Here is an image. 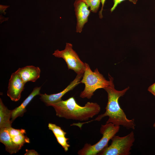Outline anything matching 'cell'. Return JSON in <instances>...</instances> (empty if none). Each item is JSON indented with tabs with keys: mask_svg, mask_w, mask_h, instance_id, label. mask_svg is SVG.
I'll list each match as a JSON object with an SVG mask.
<instances>
[{
	"mask_svg": "<svg viewBox=\"0 0 155 155\" xmlns=\"http://www.w3.org/2000/svg\"><path fill=\"white\" fill-rule=\"evenodd\" d=\"M153 127L155 128V122L153 124Z\"/></svg>",
	"mask_w": 155,
	"mask_h": 155,
	"instance_id": "cell-24",
	"label": "cell"
},
{
	"mask_svg": "<svg viewBox=\"0 0 155 155\" xmlns=\"http://www.w3.org/2000/svg\"><path fill=\"white\" fill-rule=\"evenodd\" d=\"M58 143L62 147L65 151H67L70 145L68 144L67 141L69 139L65 137V136L56 135L55 136Z\"/></svg>",
	"mask_w": 155,
	"mask_h": 155,
	"instance_id": "cell-17",
	"label": "cell"
},
{
	"mask_svg": "<svg viewBox=\"0 0 155 155\" xmlns=\"http://www.w3.org/2000/svg\"></svg>",
	"mask_w": 155,
	"mask_h": 155,
	"instance_id": "cell-25",
	"label": "cell"
},
{
	"mask_svg": "<svg viewBox=\"0 0 155 155\" xmlns=\"http://www.w3.org/2000/svg\"><path fill=\"white\" fill-rule=\"evenodd\" d=\"M111 144L99 152L100 155H129L135 140L134 133L131 131L121 137L115 135L111 139Z\"/></svg>",
	"mask_w": 155,
	"mask_h": 155,
	"instance_id": "cell-5",
	"label": "cell"
},
{
	"mask_svg": "<svg viewBox=\"0 0 155 155\" xmlns=\"http://www.w3.org/2000/svg\"><path fill=\"white\" fill-rule=\"evenodd\" d=\"M0 142L5 145L6 150L10 154L16 153L21 148L13 142L7 128L0 129Z\"/></svg>",
	"mask_w": 155,
	"mask_h": 155,
	"instance_id": "cell-12",
	"label": "cell"
},
{
	"mask_svg": "<svg viewBox=\"0 0 155 155\" xmlns=\"http://www.w3.org/2000/svg\"><path fill=\"white\" fill-rule=\"evenodd\" d=\"M108 76L110 84L104 88L108 95V102L105 108V112L98 115L94 120L87 122L80 123L79 124L82 126L84 123L93 121H100L104 117L108 116V119L106 123H112L116 125L122 126L127 129H134L135 126L134 119H129L127 118L119 102V98L125 94L129 87H128L122 90H116L114 84L113 78L109 73Z\"/></svg>",
	"mask_w": 155,
	"mask_h": 155,
	"instance_id": "cell-1",
	"label": "cell"
},
{
	"mask_svg": "<svg viewBox=\"0 0 155 155\" xmlns=\"http://www.w3.org/2000/svg\"><path fill=\"white\" fill-rule=\"evenodd\" d=\"M50 106L54 108L56 115L67 119L85 121L98 114L101 110L97 103L87 102L84 106L79 105L73 97L61 100Z\"/></svg>",
	"mask_w": 155,
	"mask_h": 155,
	"instance_id": "cell-2",
	"label": "cell"
},
{
	"mask_svg": "<svg viewBox=\"0 0 155 155\" xmlns=\"http://www.w3.org/2000/svg\"><path fill=\"white\" fill-rule=\"evenodd\" d=\"M84 2L90 8V10L92 12L96 13L100 7L101 0H81Z\"/></svg>",
	"mask_w": 155,
	"mask_h": 155,
	"instance_id": "cell-15",
	"label": "cell"
},
{
	"mask_svg": "<svg viewBox=\"0 0 155 155\" xmlns=\"http://www.w3.org/2000/svg\"><path fill=\"white\" fill-rule=\"evenodd\" d=\"M15 72L25 84L28 81L35 82L40 78V70L38 67L29 65L20 68Z\"/></svg>",
	"mask_w": 155,
	"mask_h": 155,
	"instance_id": "cell-10",
	"label": "cell"
},
{
	"mask_svg": "<svg viewBox=\"0 0 155 155\" xmlns=\"http://www.w3.org/2000/svg\"><path fill=\"white\" fill-rule=\"evenodd\" d=\"M48 127L49 129L52 131L55 136L56 135L65 136L66 133L62 130L60 127L52 123H49Z\"/></svg>",
	"mask_w": 155,
	"mask_h": 155,
	"instance_id": "cell-16",
	"label": "cell"
},
{
	"mask_svg": "<svg viewBox=\"0 0 155 155\" xmlns=\"http://www.w3.org/2000/svg\"><path fill=\"white\" fill-rule=\"evenodd\" d=\"M148 90L155 96V83L150 86Z\"/></svg>",
	"mask_w": 155,
	"mask_h": 155,
	"instance_id": "cell-21",
	"label": "cell"
},
{
	"mask_svg": "<svg viewBox=\"0 0 155 155\" xmlns=\"http://www.w3.org/2000/svg\"><path fill=\"white\" fill-rule=\"evenodd\" d=\"M41 87L34 88L32 92L19 106L12 110L11 121L12 123L15 119L18 117L23 116L26 111V107L33 98L36 96L40 95Z\"/></svg>",
	"mask_w": 155,
	"mask_h": 155,
	"instance_id": "cell-11",
	"label": "cell"
},
{
	"mask_svg": "<svg viewBox=\"0 0 155 155\" xmlns=\"http://www.w3.org/2000/svg\"><path fill=\"white\" fill-rule=\"evenodd\" d=\"M11 138L14 143L19 146L21 148L24 146L25 143H29L30 142L29 138L24 134H19L11 137Z\"/></svg>",
	"mask_w": 155,
	"mask_h": 155,
	"instance_id": "cell-14",
	"label": "cell"
},
{
	"mask_svg": "<svg viewBox=\"0 0 155 155\" xmlns=\"http://www.w3.org/2000/svg\"><path fill=\"white\" fill-rule=\"evenodd\" d=\"M9 6H4V5H0V11L1 12V13H3L4 14H5L6 13L5 11H4V9L5 10L6 9V8H7Z\"/></svg>",
	"mask_w": 155,
	"mask_h": 155,
	"instance_id": "cell-23",
	"label": "cell"
},
{
	"mask_svg": "<svg viewBox=\"0 0 155 155\" xmlns=\"http://www.w3.org/2000/svg\"><path fill=\"white\" fill-rule=\"evenodd\" d=\"M120 126L112 123H106L102 125L100 132L102 137L97 143L93 145L86 143L83 148L79 150L78 154L79 155H96L108 146L110 140L118 132Z\"/></svg>",
	"mask_w": 155,
	"mask_h": 155,
	"instance_id": "cell-4",
	"label": "cell"
},
{
	"mask_svg": "<svg viewBox=\"0 0 155 155\" xmlns=\"http://www.w3.org/2000/svg\"><path fill=\"white\" fill-rule=\"evenodd\" d=\"M12 110H9L0 99V129L11 127Z\"/></svg>",
	"mask_w": 155,
	"mask_h": 155,
	"instance_id": "cell-13",
	"label": "cell"
},
{
	"mask_svg": "<svg viewBox=\"0 0 155 155\" xmlns=\"http://www.w3.org/2000/svg\"><path fill=\"white\" fill-rule=\"evenodd\" d=\"M106 0H101V3L102 4V7L100 10L99 13V17L100 18H102L103 16L102 15V11L103 10V7L105 3Z\"/></svg>",
	"mask_w": 155,
	"mask_h": 155,
	"instance_id": "cell-22",
	"label": "cell"
},
{
	"mask_svg": "<svg viewBox=\"0 0 155 155\" xmlns=\"http://www.w3.org/2000/svg\"><path fill=\"white\" fill-rule=\"evenodd\" d=\"M9 133L11 136L12 137L15 136L22 134H25L26 133L24 129H16L11 127L7 128Z\"/></svg>",
	"mask_w": 155,
	"mask_h": 155,
	"instance_id": "cell-18",
	"label": "cell"
},
{
	"mask_svg": "<svg viewBox=\"0 0 155 155\" xmlns=\"http://www.w3.org/2000/svg\"><path fill=\"white\" fill-rule=\"evenodd\" d=\"M125 0H113V5L110 10L111 12H112L115 9L118 4ZM128 0L134 4H136L138 1V0Z\"/></svg>",
	"mask_w": 155,
	"mask_h": 155,
	"instance_id": "cell-19",
	"label": "cell"
},
{
	"mask_svg": "<svg viewBox=\"0 0 155 155\" xmlns=\"http://www.w3.org/2000/svg\"><path fill=\"white\" fill-rule=\"evenodd\" d=\"M83 74H77L75 79L63 91L56 93L48 95L40 94V99L47 106L59 102L62 100V97L67 93L72 90L80 83V81Z\"/></svg>",
	"mask_w": 155,
	"mask_h": 155,
	"instance_id": "cell-7",
	"label": "cell"
},
{
	"mask_svg": "<svg viewBox=\"0 0 155 155\" xmlns=\"http://www.w3.org/2000/svg\"><path fill=\"white\" fill-rule=\"evenodd\" d=\"M25 84L18 73L15 72L12 74L9 80L7 93L11 100L16 102L20 99Z\"/></svg>",
	"mask_w": 155,
	"mask_h": 155,
	"instance_id": "cell-9",
	"label": "cell"
},
{
	"mask_svg": "<svg viewBox=\"0 0 155 155\" xmlns=\"http://www.w3.org/2000/svg\"><path fill=\"white\" fill-rule=\"evenodd\" d=\"M72 47L71 43H66L64 49L61 51L57 49L55 51L53 55L56 57L63 58L67 64L69 69L73 70L77 74H83L85 63L81 60Z\"/></svg>",
	"mask_w": 155,
	"mask_h": 155,
	"instance_id": "cell-6",
	"label": "cell"
},
{
	"mask_svg": "<svg viewBox=\"0 0 155 155\" xmlns=\"http://www.w3.org/2000/svg\"><path fill=\"white\" fill-rule=\"evenodd\" d=\"M74 6L77 19L76 32L81 33L85 24L88 22L91 11L87 5L81 0H75Z\"/></svg>",
	"mask_w": 155,
	"mask_h": 155,
	"instance_id": "cell-8",
	"label": "cell"
},
{
	"mask_svg": "<svg viewBox=\"0 0 155 155\" xmlns=\"http://www.w3.org/2000/svg\"><path fill=\"white\" fill-rule=\"evenodd\" d=\"M85 63V68L82 79L80 81L81 83L85 84V88L81 92L80 97L90 99L97 90L104 88L110 85V82L109 80L108 81L105 79L97 68L93 71L88 63Z\"/></svg>",
	"mask_w": 155,
	"mask_h": 155,
	"instance_id": "cell-3",
	"label": "cell"
},
{
	"mask_svg": "<svg viewBox=\"0 0 155 155\" xmlns=\"http://www.w3.org/2000/svg\"><path fill=\"white\" fill-rule=\"evenodd\" d=\"M26 153L24 155H38V153L34 150H26Z\"/></svg>",
	"mask_w": 155,
	"mask_h": 155,
	"instance_id": "cell-20",
	"label": "cell"
}]
</instances>
